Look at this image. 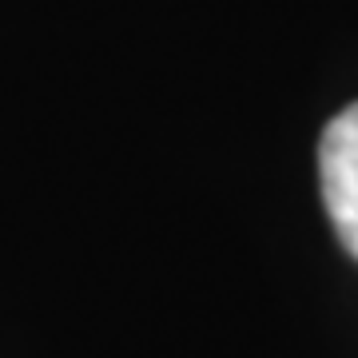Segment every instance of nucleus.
<instances>
[{
    "label": "nucleus",
    "mask_w": 358,
    "mask_h": 358,
    "mask_svg": "<svg viewBox=\"0 0 358 358\" xmlns=\"http://www.w3.org/2000/svg\"><path fill=\"white\" fill-rule=\"evenodd\" d=\"M319 183L334 239L346 247L350 259H358V103L343 108L322 128Z\"/></svg>",
    "instance_id": "obj_1"
}]
</instances>
